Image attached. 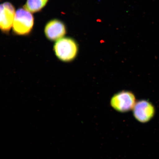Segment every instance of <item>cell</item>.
Segmentation results:
<instances>
[{
  "label": "cell",
  "instance_id": "obj_4",
  "mask_svg": "<svg viewBox=\"0 0 159 159\" xmlns=\"http://www.w3.org/2000/svg\"><path fill=\"white\" fill-rule=\"evenodd\" d=\"M14 7L6 2L0 5V30L6 34L9 33L12 27L15 15Z\"/></svg>",
  "mask_w": 159,
  "mask_h": 159
},
{
  "label": "cell",
  "instance_id": "obj_1",
  "mask_svg": "<svg viewBox=\"0 0 159 159\" xmlns=\"http://www.w3.org/2000/svg\"><path fill=\"white\" fill-rule=\"evenodd\" d=\"M34 25V18L24 8L18 9L14 20L13 32L15 35L27 36L30 34Z\"/></svg>",
  "mask_w": 159,
  "mask_h": 159
},
{
  "label": "cell",
  "instance_id": "obj_3",
  "mask_svg": "<svg viewBox=\"0 0 159 159\" xmlns=\"http://www.w3.org/2000/svg\"><path fill=\"white\" fill-rule=\"evenodd\" d=\"M136 97L130 91H122L115 94L111 98V107L118 112H128L134 109L136 103Z\"/></svg>",
  "mask_w": 159,
  "mask_h": 159
},
{
  "label": "cell",
  "instance_id": "obj_2",
  "mask_svg": "<svg viewBox=\"0 0 159 159\" xmlns=\"http://www.w3.org/2000/svg\"><path fill=\"white\" fill-rule=\"evenodd\" d=\"M53 50L59 60L67 62L72 61L76 57L78 46L73 39L63 37L56 42Z\"/></svg>",
  "mask_w": 159,
  "mask_h": 159
},
{
  "label": "cell",
  "instance_id": "obj_7",
  "mask_svg": "<svg viewBox=\"0 0 159 159\" xmlns=\"http://www.w3.org/2000/svg\"><path fill=\"white\" fill-rule=\"evenodd\" d=\"M48 0H27L24 8L30 12L39 11L45 7Z\"/></svg>",
  "mask_w": 159,
  "mask_h": 159
},
{
  "label": "cell",
  "instance_id": "obj_5",
  "mask_svg": "<svg viewBox=\"0 0 159 159\" xmlns=\"http://www.w3.org/2000/svg\"><path fill=\"white\" fill-rule=\"evenodd\" d=\"M155 112L153 105L144 100L136 102L133 109V114L135 118L142 123H146L150 121L154 116Z\"/></svg>",
  "mask_w": 159,
  "mask_h": 159
},
{
  "label": "cell",
  "instance_id": "obj_6",
  "mask_svg": "<svg viewBox=\"0 0 159 159\" xmlns=\"http://www.w3.org/2000/svg\"><path fill=\"white\" fill-rule=\"evenodd\" d=\"M66 33V28L64 24L59 20H51L45 27V35L49 41H57L64 37Z\"/></svg>",
  "mask_w": 159,
  "mask_h": 159
}]
</instances>
